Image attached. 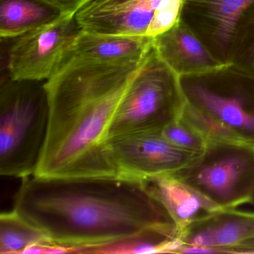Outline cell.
<instances>
[{"mask_svg":"<svg viewBox=\"0 0 254 254\" xmlns=\"http://www.w3.org/2000/svg\"><path fill=\"white\" fill-rule=\"evenodd\" d=\"M162 0H91L75 14L81 30L103 35L146 37Z\"/></svg>","mask_w":254,"mask_h":254,"instance_id":"30bf717a","label":"cell"},{"mask_svg":"<svg viewBox=\"0 0 254 254\" xmlns=\"http://www.w3.org/2000/svg\"><path fill=\"white\" fill-rule=\"evenodd\" d=\"M250 203H251V204L253 205V206H254V195H253L252 199H251V202H250Z\"/></svg>","mask_w":254,"mask_h":254,"instance_id":"7402d4cb","label":"cell"},{"mask_svg":"<svg viewBox=\"0 0 254 254\" xmlns=\"http://www.w3.org/2000/svg\"><path fill=\"white\" fill-rule=\"evenodd\" d=\"M185 105L179 75L160 59L153 44L123 95L108 139L162 131L179 120Z\"/></svg>","mask_w":254,"mask_h":254,"instance_id":"5b68a950","label":"cell"},{"mask_svg":"<svg viewBox=\"0 0 254 254\" xmlns=\"http://www.w3.org/2000/svg\"><path fill=\"white\" fill-rule=\"evenodd\" d=\"M41 0H1L0 38L9 40L52 23L63 15Z\"/></svg>","mask_w":254,"mask_h":254,"instance_id":"9a60e30c","label":"cell"},{"mask_svg":"<svg viewBox=\"0 0 254 254\" xmlns=\"http://www.w3.org/2000/svg\"><path fill=\"white\" fill-rule=\"evenodd\" d=\"M214 254H254V236L215 250Z\"/></svg>","mask_w":254,"mask_h":254,"instance_id":"44dd1931","label":"cell"},{"mask_svg":"<svg viewBox=\"0 0 254 254\" xmlns=\"http://www.w3.org/2000/svg\"><path fill=\"white\" fill-rule=\"evenodd\" d=\"M142 184L163 205L180 232L191 223L221 209L172 175L154 177Z\"/></svg>","mask_w":254,"mask_h":254,"instance_id":"5bb4252c","label":"cell"},{"mask_svg":"<svg viewBox=\"0 0 254 254\" xmlns=\"http://www.w3.org/2000/svg\"><path fill=\"white\" fill-rule=\"evenodd\" d=\"M14 209L52 243L72 253L179 231L143 184L119 178L22 179Z\"/></svg>","mask_w":254,"mask_h":254,"instance_id":"6da1fadb","label":"cell"},{"mask_svg":"<svg viewBox=\"0 0 254 254\" xmlns=\"http://www.w3.org/2000/svg\"><path fill=\"white\" fill-rule=\"evenodd\" d=\"M154 44L148 37L103 35L80 31L65 56L92 62L126 64L142 61Z\"/></svg>","mask_w":254,"mask_h":254,"instance_id":"4fadbf2b","label":"cell"},{"mask_svg":"<svg viewBox=\"0 0 254 254\" xmlns=\"http://www.w3.org/2000/svg\"><path fill=\"white\" fill-rule=\"evenodd\" d=\"M161 133L171 143L192 154H200L207 145L200 133L180 119L165 127Z\"/></svg>","mask_w":254,"mask_h":254,"instance_id":"ac0fdd59","label":"cell"},{"mask_svg":"<svg viewBox=\"0 0 254 254\" xmlns=\"http://www.w3.org/2000/svg\"><path fill=\"white\" fill-rule=\"evenodd\" d=\"M35 245H54L38 229L28 223L13 209L0 215V253L23 254Z\"/></svg>","mask_w":254,"mask_h":254,"instance_id":"2e32d148","label":"cell"},{"mask_svg":"<svg viewBox=\"0 0 254 254\" xmlns=\"http://www.w3.org/2000/svg\"><path fill=\"white\" fill-rule=\"evenodd\" d=\"M108 147L117 178L139 184L175 173L199 154L175 146L161 131L114 136L108 139Z\"/></svg>","mask_w":254,"mask_h":254,"instance_id":"ba28073f","label":"cell"},{"mask_svg":"<svg viewBox=\"0 0 254 254\" xmlns=\"http://www.w3.org/2000/svg\"><path fill=\"white\" fill-rule=\"evenodd\" d=\"M187 123L207 142L254 145V74L233 64L180 77Z\"/></svg>","mask_w":254,"mask_h":254,"instance_id":"3957f363","label":"cell"},{"mask_svg":"<svg viewBox=\"0 0 254 254\" xmlns=\"http://www.w3.org/2000/svg\"><path fill=\"white\" fill-rule=\"evenodd\" d=\"M221 209L250 203L254 194V145L233 140L209 142L203 152L175 173Z\"/></svg>","mask_w":254,"mask_h":254,"instance_id":"8992f818","label":"cell"},{"mask_svg":"<svg viewBox=\"0 0 254 254\" xmlns=\"http://www.w3.org/2000/svg\"><path fill=\"white\" fill-rule=\"evenodd\" d=\"M154 47L160 59L180 77L203 73L224 65L181 20L154 38Z\"/></svg>","mask_w":254,"mask_h":254,"instance_id":"7c38bea8","label":"cell"},{"mask_svg":"<svg viewBox=\"0 0 254 254\" xmlns=\"http://www.w3.org/2000/svg\"><path fill=\"white\" fill-rule=\"evenodd\" d=\"M59 9L63 14H76L91 0H41Z\"/></svg>","mask_w":254,"mask_h":254,"instance_id":"ffe728a7","label":"cell"},{"mask_svg":"<svg viewBox=\"0 0 254 254\" xmlns=\"http://www.w3.org/2000/svg\"><path fill=\"white\" fill-rule=\"evenodd\" d=\"M45 81L2 78L0 87V174L33 176L48 130Z\"/></svg>","mask_w":254,"mask_h":254,"instance_id":"277c9868","label":"cell"},{"mask_svg":"<svg viewBox=\"0 0 254 254\" xmlns=\"http://www.w3.org/2000/svg\"><path fill=\"white\" fill-rule=\"evenodd\" d=\"M75 16L63 14L45 26L6 40L7 76L37 81L51 78L81 30Z\"/></svg>","mask_w":254,"mask_h":254,"instance_id":"52a82bcc","label":"cell"},{"mask_svg":"<svg viewBox=\"0 0 254 254\" xmlns=\"http://www.w3.org/2000/svg\"><path fill=\"white\" fill-rule=\"evenodd\" d=\"M254 8V0H184L180 20L217 60L230 64L238 28Z\"/></svg>","mask_w":254,"mask_h":254,"instance_id":"9c48e42d","label":"cell"},{"mask_svg":"<svg viewBox=\"0 0 254 254\" xmlns=\"http://www.w3.org/2000/svg\"><path fill=\"white\" fill-rule=\"evenodd\" d=\"M184 0H162L154 11L146 37L154 38L177 24L181 20Z\"/></svg>","mask_w":254,"mask_h":254,"instance_id":"d6986e66","label":"cell"},{"mask_svg":"<svg viewBox=\"0 0 254 254\" xmlns=\"http://www.w3.org/2000/svg\"><path fill=\"white\" fill-rule=\"evenodd\" d=\"M254 236V212L220 209L180 232L182 245L174 254H214L218 248Z\"/></svg>","mask_w":254,"mask_h":254,"instance_id":"8fae6325","label":"cell"},{"mask_svg":"<svg viewBox=\"0 0 254 254\" xmlns=\"http://www.w3.org/2000/svg\"><path fill=\"white\" fill-rule=\"evenodd\" d=\"M142 61L114 64L64 56L44 82L48 130L33 176L117 178L108 150V131Z\"/></svg>","mask_w":254,"mask_h":254,"instance_id":"7a4b0ae2","label":"cell"},{"mask_svg":"<svg viewBox=\"0 0 254 254\" xmlns=\"http://www.w3.org/2000/svg\"><path fill=\"white\" fill-rule=\"evenodd\" d=\"M230 64L254 74V8L244 17L238 28Z\"/></svg>","mask_w":254,"mask_h":254,"instance_id":"e0dca14e","label":"cell"}]
</instances>
